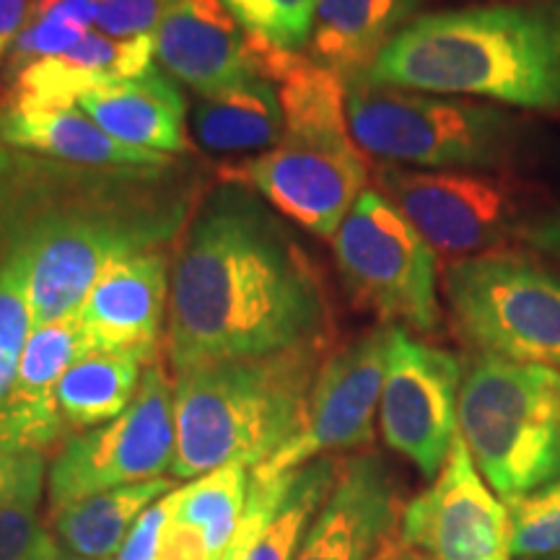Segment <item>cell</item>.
Here are the masks:
<instances>
[{
  "instance_id": "cell-1",
  "label": "cell",
  "mask_w": 560,
  "mask_h": 560,
  "mask_svg": "<svg viewBox=\"0 0 560 560\" xmlns=\"http://www.w3.org/2000/svg\"><path fill=\"white\" fill-rule=\"evenodd\" d=\"M327 335L325 283L278 210L236 179L202 195L172 270L174 374L327 342Z\"/></svg>"
},
{
  "instance_id": "cell-2",
  "label": "cell",
  "mask_w": 560,
  "mask_h": 560,
  "mask_svg": "<svg viewBox=\"0 0 560 560\" xmlns=\"http://www.w3.org/2000/svg\"><path fill=\"white\" fill-rule=\"evenodd\" d=\"M369 83L560 109V0H509L412 19L371 66Z\"/></svg>"
},
{
  "instance_id": "cell-3",
  "label": "cell",
  "mask_w": 560,
  "mask_h": 560,
  "mask_svg": "<svg viewBox=\"0 0 560 560\" xmlns=\"http://www.w3.org/2000/svg\"><path fill=\"white\" fill-rule=\"evenodd\" d=\"M249 58L257 73L278 86L283 136L234 177L280 215L332 240L369 182L363 151L350 136L346 83L312 58L255 37Z\"/></svg>"
},
{
  "instance_id": "cell-4",
  "label": "cell",
  "mask_w": 560,
  "mask_h": 560,
  "mask_svg": "<svg viewBox=\"0 0 560 560\" xmlns=\"http://www.w3.org/2000/svg\"><path fill=\"white\" fill-rule=\"evenodd\" d=\"M325 348L327 342H312L179 374L174 382V478H202L231 462L255 470L270 459L304 423Z\"/></svg>"
},
{
  "instance_id": "cell-5",
  "label": "cell",
  "mask_w": 560,
  "mask_h": 560,
  "mask_svg": "<svg viewBox=\"0 0 560 560\" xmlns=\"http://www.w3.org/2000/svg\"><path fill=\"white\" fill-rule=\"evenodd\" d=\"M459 433L501 501L560 478V371L475 353L459 389Z\"/></svg>"
},
{
  "instance_id": "cell-6",
  "label": "cell",
  "mask_w": 560,
  "mask_h": 560,
  "mask_svg": "<svg viewBox=\"0 0 560 560\" xmlns=\"http://www.w3.org/2000/svg\"><path fill=\"white\" fill-rule=\"evenodd\" d=\"M355 145L382 164L429 172H488L506 164L516 125L501 107L459 96L346 83Z\"/></svg>"
},
{
  "instance_id": "cell-7",
  "label": "cell",
  "mask_w": 560,
  "mask_h": 560,
  "mask_svg": "<svg viewBox=\"0 0 560 560\" xmlns=\"http://www.w3.org/2000/svg\"><path fill=\"white\" fill-rule=\"evenodd\" d=\"M462 338L486 355L560 371V276L520 252H486L444 270Z\"/></svg>"
},
{
  "instance_id": "cell-8",
  "label": "cell",
  "mask_w": 560,
  "mask_h": 560,
  "mask_svg": "<svg viewBox=\"0 0 560 560\" xmlns=\"http://www.w3.org/2000/svg\"><path fill=\"white\" fill-rule=\"evenodd\" d=\"M346 289L382 325L431 335L441 325L436 252L380 190H363L332 236Z\"/></svg>"
},
{
  "instance_id": "cell-9",
  "label": "cell",
  "mask_w": 560,
  "mask_h": 560,
  "mask_svg": "<svg viewBox=\"0 0 560 560\" xmlns=\"http://www.w3.org/2000/svg\"><path fill=\"white\" fill-rule=\"evenodd\" d=\"M174 384L153 361L115 420L70 436L47 472L50 514L104 490L156 480L174 459Z\"/></svg>"
},
{
  "instance_id": "cell-10",
  "label": "cell",
  "mask_w": 560,
  "mask_h": 560,
  "mask_svg": "<svg viewBox=\"0 0 560 560\" xmlns=\"http://www.w3.org/2000/svg\"><path fill=\"white\" fill-rule=\"evenodd\" d=\"M374 179L376 190L418 229L433 252L452 262L495 252L524 226L514 187L480 172L380 164Z\"/></svg>"
},
{
  "instance_id": "cell-11",
  "label": "cell",
  "mask_w": 560,
  "mask_h": 560,
  "mask_svg": "<svg viewBox=\"0 0 560 560\" xmlns=\"http://www.w3.org/2000/svg\"><path fill=\"white\" fill-rule=\"evenodd\" d=\"M459 359L450 350L416 340L402 327H389L380 425L384 444L423 478H436L459 433Z\"/></svg>"
},
{
  "instance_id": "cell-12",
  "label": "cell",
  "mask_w": 560,
  "mask_h": 560,
  "mask_svg": "<svg viewBox=\"0 0 560 560\" xmlns=\"http://www.w3.org/2000/svg\"><path fill=\"white\" fill-rule=\"evenodd\" d=\"M387 350L389 325H382L327 355L314 380L301 429L252 475L280 478L312 459L371 444Z\"/></svg>"
},
{
  "instance_id": "cell-13",
  "label": "cell",
  "mask_w": 560,
  "mask_h": 560,
  "mask_svg": "<svg viewBox=\"0 0 560 560\" xmlns=\"http://www.w3.org/2000/svg\"><path fill=\"white\" fill-rule=\"evenodd\" d=\"M400 545L431 560H511L509 506L488 486L462 433L441 472L400 514Z\"/></svg>"
},
{
  "instance_id": "cell-14",
  "label": "cell",
  "mask_w": 560,
  "mask_h": 560,
  "mask_svg": "<svg viewBox=\"0 0 560 560\" xmlns=\"http://www.w3.org/2000/svg\"><path fill=\"white\" fill-rule=\"evenodd\" d=\"M170 289V255L164 249L109 262L79 306L89 353H130L145 363L156 361Z\"/></svg>"
},
{
  "instance_id": "cell-15",
  "label": "cell",
  "mask_w": 560,
  "mask_h": 560,
  "mask_svg": "<svg viewBox=\"0 0 560 560\" xmlns=\"http://www.w3.org/2000/svg\"><path fill=\"white\" fill-rule=\"evenodd\" d=\"M397 488L384 459L350 457L293 560H380L397 527Z\"/></svg>"
},
{
  "instance_id": "cell-16",
  "label": "cell",
  "mask_w": 560,
  "mask_h": 560,
  "mask_svg": "<svg viewBox=\"0 0 560 560\" xmlns=\"http://www.w3.org/2000/svg\"><path fill=\"white\" fill-rule=\"evenodd\" d=\"M153 58L166 75L200 96L257 73L249 39L221 0H177L153 32Z\"/></svg>"
},
{
  "instance_id": "cell-17",
  "label": "cell",
  "mask_w": 560,
  "mask_h": 560,
  "mask_svg": "<svg viewBox=\"0 0 560 560\" xmlns=\"http://www.w3.org/2000/svg\"><path fill=\"white\" fill-rule=\"evenodd\" d=\"M89 353L79 310L68 317L32 327L21 353L16 380L0 402V444L45 454L66 436L55 389L62 374Z\"/></svg>"
},
{
  "instance_id": "cell-18",
  "label": "cell",
  "mask_w": 560,
  "mask_h": 560,
  "mask_svg": "<svg viewBox=\"0 0 560 560\" xmlns=\"http://www.w3.org/2000/svg\"><path fill=\"white\" fill-rule=\"evenodd\" d=\"M153 66V34L115 39L89 32L68 52L32 62L9 81L3 104L26 109H70L81 96L138 79Z\"/></svg>"
},
{
  "instance_id": "cell-19",
  "label": "cell",
  "mask_w": 560,
  "mask_h": 560,
  "mask_svg": "<svg viewBox=\"0 0 560 560\" xmlns=\"http://www.w3.org/2000/svg\"><path fill=\"white\" fill-rule=\"evenodd\" d=\"M79 107L107 136L132 149L166 156L190 151L185 94L172 75L153 66L138 79L81 96Z\"/></svg>"
},
{
  "instance_id": "cell-20",
  "label": "cell",
  "mask_w": 560,
  "mask_h": 560,
  "mask_svg": "<svg viewBox=\"0 0 560 560\" xmlns=\"http://www.w3.org/2000/svg\"><path fill=\"white\" fill-rule=\"evenodd\" d=\"M0 143L81 166H172L166 153L132 149L107 136L81 109H26L0 104Z\"/></svg>"
},
{
  "instance_id": "cell-21",
  "label": "cell",
  "mask_w": 560,
  "mask_h": 560,
  "mask_svg": "<svg viewBox=\"0 0 560 560\" xmlns=\"http://www.w3.org/2000/svg\"><path fill=\"white\" fill-rule=\"evenodd\" d=\"M249 467L231 462L174 488L159 560H223L242 527L249 493Z\"/></svg>"
},
{
  "instance_id": "cell-22",
  "label": "cell",
  "mask_w": 560,
  "mask_h": 560,
  "mask_svg": "<svg viewBox=\"0 0 560 560\" xmlns=\"http://www.w3.org/2000/svg\"><path fill=\"white\" fill-rule=\"evenodd\" d=\"M418 9L420 0H319L310 58L342 83L366 79Z\"/></svg>"
},
{
  "instance_id": "cell-23",
  "label": "cell",
  "mask_w": 560,
  "mask_h": 560,
  "mask_svg": "<svg viewBox=\"0 0 560 560\" xmlns=\"http://www.w3.org/2000/svg\"><path fill=\"white\" fill-rule=\"evenodd\" d=\"M190 125L198 143L208 151H270L283 136L278 86L255 73L236 86L200 96L192 107Z\"/></svg>"
},
{
  "instance_id": "cell-24",
  "label": "cell",
  "mask_w": 560,
  "mask_h": 560,
  "mask_svg": "<svg viewBox=\"0 0 560 560\" xmlns=\"http://www.w3.org/2000/svg\"><path fill=\"white\" fill-rule=\"evenodd\" d=\"M172 490V480L156 478L68 503L50 514L58 545L75 560H107L117 556L138 516Z\"/></svg>"
},
{
  "instance_id": "cell-25",
  "label": "cell",
  "mask_w": 560,
  "mask_h": 560,
  "mask_svg": "<svg viewBox=\"0 0 560 560\" xmlns=\"http://www.w3.org/2000/svg\"><path fill=\"white\" fill-rule=\"evenodd\" d=\"M145 366L151 363L130 353H86L75 361L55 389L66 429H100L128 410Z\"/></svg>"
},
{
  "instance_id": "cell-26",
  "label": "cell",
  "mask_w": 560,
  "mask_h": 560,
  "mask_svg": "<svg viewBox=\"0 0 560 560\" xmlns=\"http://www.w3.org/2000/svg\"><path fill=\"white\" fill-rule=\"evenodd\" d=\"M342 459L319 457L283 475V490L249 560H293L340 475Z\"/></svg>"
},
{
  "instance_id": "cell-27",
  "label": "cell",
  "mask_w": 560,
  "mask_h": 560,
  "mask_svg": "<svg viewBox=\"0 0 560 560\" xmlns=\"http://www.w3.org/2000/svg\"><path fill=\"white\" fill-rule=\"evenodd\" d=\"M249 37L285 52L312 42L319 0H221Z\"/></svg>"
},
{
  "instance_id": "cell-28",
  "label": "cell",
  "mask_w": 560,
  "mask_h": 560,
  "mask_svg": "<svg viewBox=\"0 0 560 560\" xmlns=\"http://www.w3.org/2000/svg\"><path fill=\"white\" fill-rule=\"evenodd\" d=\"M34 247L0 270V402L16 380L21 353L32 332L30 280Z\"/></svg>"
},
{
  "instance_id": "cell-29",
  "label": "cell",
  "mask_w": 560,
  "mask_h": 560,
  "mask_svg": "<svg viewBox=\"0 0 560 560\" xmlns=\"http://www.w3.org/2000/svg\"><path fill=\"white\" fill-rule=\"evenodd\" d=\"M514 558H545L560 552V478L509 503Z\"/></svg>"
},
{
  "instance_id": "cell-30",
  "label": "cell",
  "mask_w": 560,
  "mask_h": 560,
  "mask_svg": "<svg viewBox=\"0 0 560 560\" xmlns=\"http://www.w3.org/2000/svg\"><path fill=\"white\" fill-rule=\"evenodd\" d=\"M86 34V30H81V26L75 24H66V21L30 16V21H26L24 30L19 32V37L13 39L11 50L3 60L5 83L16 79L21 70L30 68L32 62L68 52L70 47L79 45Z\"/></svg>"
},
{
  "instance_id": "cell-31",
  "label": "cell",
  "mask_w": 560,
  "mask_h": 560,
  "mask_svg": "<svg viewBox=\"0 0 560 560\" xmlns=\"http://www.w3.org/2000/svg\"><path fill=\"white\" fill-rule=\"evenodd\" d=\"M0 560H60L58 540L34 506L0 509Z\"/></svg>"
},
{
  "instance_id": "cell-32",
  "label": "cell",
  "mask_w": 560,
  "mask_h": 560,
  "mask_svg": "<svg viewBox=\"0 0 560 560\" xmlns=\"http://www.w3.org/2000/svg\"><path fill=\"white\" fill-rule=\"evenodd\" d=\"M42 488H45V454L0 444V509H37Z\"/></svg>"
},
{
  "instance_id": "cell-33",
  "label": "cell",
  "mask_w": 560,
  "mask_h": 560,
  "mask_svg": "<svg viewBox=\"0 0 560 560\" xmlns=\"http://www.w3.org/2000/svg\"><path fill=\"white\" fill-rule=\"evenodd\" d=\"M174 3L177 0H96V30L115 39L153 34Z\"/></svg>"
},
{
  "instance_id": "cell-34",
  "label": "cell",
  "mask_w": 560,
  "mask_h": 560,
  "mask_svg": "<svg viewBox=\"0 0 560 560\" xmlns=\"http://www.w3.org/2000/svg\"><path fill=\"white\" fill-rule=\"evenodd\" d=\"M280 490H283V475L280 478H257V475L249 472V493L242 527L236 532L223 560H249L252 548H255L257 537L262 535L265 524H268L272 509L280 499Z\"/></svg>"
},
{
  "instance_id": "cell-35",
  "label": "cell",
  "mask_w": 560,
  "mask_h": 560,
  "mask_svg": "<svg viewBox=\"0 0 560 560\" xmlns=\"http://www.w3.org/2000/svg\"><path fill=\"white\" fill-rule=\"evenodd\" d=\"M172 493H166L164 499L151 503V506L138 516L128 540L122 542V550L117 552V560H159L161 545H164L166 535V524H170L172 516Z\"/></svg>"
},
{
  "instance_id": "cell-36",
  "label": "cell",
  "mask_w": 560,
  "mask_h": 560,
  "mask_svg": "<svg viewBox=\"0 0 560 560\" xmlns=\"http://www.w3.org/2000/svg\"><path fill=\"white\" fill-rule=\"evenodd\" d=\"M32 16L58 19L91 32L96 26V0H34Z\"/></svg>"
},
{
  "instance_id": "cell-37",
  "label": "cell",
  "mask_w": 560,
  "mask_h": 560,
  "mask_svg": "<svg viewBox=\"0 0 560 560\" xmlns=\"http://www.w3.org/2000/svg\"><path fill=\"white\" fill-rule=\"evenodd\" d=\"M520 236L532 249L560 260V208L548 215H540V219L524 223Z\"/></svg>"
},
{
  "instance_id": "cell-38",
  "label": "cell",
  "mask_w": 560,
  "mask_h": 560,
  "mask_svg": "<svg viewBox=\"0 0 560 560\" xmlns=\"http://www.w3.org/2000/svg\"><path fill=\"white\" fill-rule=\"evenodd\" d=\"M34 0H0V62L9 55L13 39L32 16Z\"/></svg>"
},
{
  "instance_id": "cell-39",
  "label": "cell",
  "mask_w": 560,
  "mask_h": 560,
  "mask_svg": "<svg viewBox=\"0 0 560 560\" xmlns=\"http://www.w3.org/2000/svg\"><path fill=\"white\" fill-rule=\"evenodd\" d=\"M387 560H431V558H425L423 552H418V550H410V548H402V545H397V548L387 550Z\"/></svg>"
},
{
  "instance_id": "cell-40",
  "label": "cell",
  "mask_w": 560,
  "mask_h": 560,
  "mask_svg": "<svg viewBox=\"0 0 560 560\" xmlns=\"http://www.w3.org/2000/svg\"><path fill=\"white\" fill-rule=\"evenodd\" d=\"M524 560H560V552H558V556H545V558H524Z\"/></svg>"
},
{
  "instance_id": "cell-41",
  "label": "cell",
  "mask_w": 560,
  "mask_h": 560,
  "mask_svg": "<svg viewBox=\"0 0 560 560\" xmlns=\"http://www.w3.org/2000/svg\"><path fill=\"white\" fill-rule=\"evenodd\" d=\"M389 548H392V545H389ZM389 548H387V550H389ZM387 550H384V552H382V558H380V560H387Z\"/></svg>"
}]
</instances>
